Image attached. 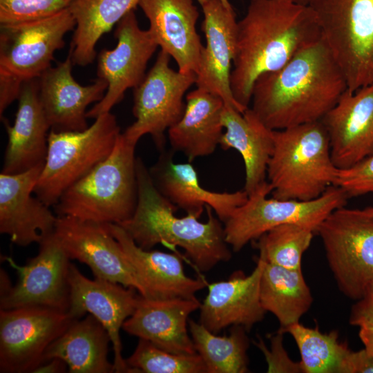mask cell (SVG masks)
<instances>
[{
	"instance_id": "cell-21",
	"label": "cell",
	"mask_w": 373,
	"mask_h": 373,
	"mask_svg": "<svg viewBox=\"0 0 373 373\" xmlns=\"http://www.w3.org/2000/svg\"><path fill=\"white\" fill-rule=\"evenodd\" d=\"M265 264L259 256L253 271H234L227 280L207 285L209 292L200 306V323L213 334L233 325L246 331L262 321L266 311L260 299V282Z\"/></svg>"
},
{
	"instance_id": "cell-35",
	"label": "cell",
	"mask_w": 373,
	"mask_h": 373,
	"mask_svg": "<svg viewBox=\"0 0 373 373\" xmlns=\"http://www.w3.org/2000/svg\"><path fill=\"white\" fill-rule=\"evenodd\" d=\"M126 362L131 372L207 373L206 365L198 353L169 352L143 338H140L134 352Z\"/></svg>"
},
{
	"instance_id": "cell-8",
	"label": "cell",
	"mask_w": 373,
	"mask_h": 373,
	"mask_svg": "<svg viewBox=\"0 0 373 373\" xmlns=\"http://www.w3.org/2000/svg\"><path fill=\"white\" fill-rule=\"evenodd\" d=\"M271 191L268 181L263 182L224 222L225 240L234 251L282 224H296L316 232L322 222L333 211L345 206L349 198L336 186L309 201L267 198Z\"/></svg>"
},
{
	"instance_id": "cell-29",
	"label": "cell",
	"mask_w": 373,
	"mask_h": 373,
	"mask_svg": "<svg viewBox=\"0 0 373 373\" xmlns=\"http://www.w3.org/2000/svg\"><path fill=\"white\" fill-rule=\"evenodd\" d=\"M110 342L106 328L89 314L82 320L75 319L50 345L41 364L59 358L67 364L71 373L114 372L113 363L108 358Z\"/></svg>"
},
{
	"instance_id": "cell-9",
	"label": "cell",
	"mask_w": 373,
	"mask_h": 373,
	"mask_svg": "<svg viewBox=\"0 0 373 373\" xmlns=\"http://www.w3.org/2000/svg\"><path fill=\"white\" fill-rule=\"evenodd\" d=\"M323 37L354 91L373 82V0H312Z\"/></svg>"
},
{
	"instance_id": "cell-33",
	"label": "cell",
	"mask_w": 373,
	"mask_h": 373,
	"mask_svg": "<svg viewBox=\"0 0 373 373\" xmlns=\"http://www.w3.org/2000/svg\"><path fill=\"white\" fill-rule=\"evenodd\" d=\"M284 332L294 339L301 357L304 373H348L351 350L338 340V332L322 333L299 323L290 325Z\"/></svg>"
},
{
	"instance_id": "cell-43",
	"label": "cell",
	"mask_w": 373,
	"mask_h": 373,
	"mask_svg": "<svg viewBox=\"0 0 373 373\" xmlns=\"http://www.w3.org/2000/svg\"><path fill=\"white\" fill-rule=\"evenodd\" d=\"M290 1L297 3H300V4L309 5V3H311L312 0H290Z\"/></svg>"
},
{
	"instance_id": "cell-18",
	"label": "cell",
	"mask_w": 373,
	"mask_h": 373,
	"mask_svg": "<svg viewBox=\"0 0 373 373\" xmlns=\"http://www.w3.org/2000/svg\"><path fill=\"white\" fill-rule=\"evenodd\" d=\"M44 164L0 174V233L19 246L39 244L55 230L58 216L33 192Z\"/></svg>"
},
{
	"instance_id": "cell-2",
	"label": "cell",
	"mask_w": 373,
	"mask_h": 373,
	"mask_svg": "<svg viewBox=\"0 0 373 373\" xmlns=\"http://www.w3.org/2000/svg\"><path fill=\"white\" fill-rule=\"evenodd\" d=\"M347 89L346 79L322 37L280 69L261 75L250 108L276 131L321 121Z\"/></svg>"
},
{
	"instance_id": "cell-6",
	"label": "cell",
	"mask_w": 373,
	"mask_h": 373,
	"mask_svg": "<svg viewBox=\"0 0 373 373\" xmlns=\"http://www.w3.org/2000/svg\"><path fill=\"white\" fill-rule=\"evenodd\" d=\"M75 25L69 8L44 19L0 25V115L17 100L24 82L52 66L55 52Z\"/></svg>"
},
{
	"instance_id": "cell-10",
	"label": "cell",
	"mask_w": 373,
	"mask_h": 373,
	"mask_svg": "<svg viewBox=\"0 0 373 373\" xmlns=\"http://www.w3.org/2000/svg\"><path fill=\"white\" fill-rule=\"evenodd\" d=\"M326 258L340 291L357 300L373 281V218L341 207L319 225Z\"/></svg>"
},
{
	"instance_id": "cell-42",
	"label": "cell",
	"mask_w": 373,
	"mask_h": 373,
	"mask_svg": "<svg viewBox=\"0 0 373 373\" xmlns=\"http://www.w3.org/2000/svg\"><path fill=\"white\" fill-rule=\"evenodd\" d=\"M358 336L365 347H373V323L359 327Z\"/></svg>"
},
{
	"instance_id": "cell-25",
	"label": "cell",
	"mask_w": 373,
	"mask_h": 373,
	"mask_svg": "<svg viewBox=\"0 0 373 373\" xmlns=\"http://www.w3.org/2000/svg\"><path fill=\"white\" fill-rule=\"evenodd\" d=\"M14 124L3 117L8 143L1 173L15 174L44 164L50 127L39 97L38 78L23 83Z\"/></svg>"
},
{
	"instance_id": "cell-44",
	"label": "cell",
	"mask_w": 373,
	"mask_h": 373,
	"mask_svg": "<svg viewBox=\"0 0 373 373\" xmlns=\"http://www.w3.org/2000/svg\"><path fill=\"white\" fill-rule=\"evenodd\" d=\"M196 1H198L199 4L201 6L206 0H196ZM221 1L226 6H228V7L231 6V5L230 2L229 1V0H221Z\"/></svg>"
},
{
	"instance_id": "cell-38",
	"label": "cell",
	"mask_w": 373,
	"mask_h": 373,
	"mask_svg": "<svg viewBox=\"0 0 373 373\" xmlns=\"http://www.w3.org/2000/svg\"><path fill=\"white\" fill-rule=\"evenodd\" d=\"M283 332H278L270 336V347H268L262 338L258 336L255 345L263 354L267 363L269 373H300L303 370L300 362L293 361L284 348L283 343Z\"/></svg>"
},
{
	"instance_id": "cell-37",
	"label": "cell",
	"mask_w": 373,
	"mask_h": 373,
	"mask_svg": "<svg viewBox=\"0 0 373 373\" xmlns=\"http://www.w3.org/2000/svg\"><path fill=\"white\" fill-rule=\"evenodd\" d=\"M334 186L348 198L373 193V152L350 167L338 169Z\"/></svg>"
},
{
	"instance_id": "cell-24",
	"label": "cell",
	"mask_w": 373,
	"mask_h": 373,
	"mask_svg": "<svg viewBox=\"0 0 373 373\" xmlns=\"http://www.w3.org/2000/svg\"><path fill=\"white\" fill-rule=\"evenodd\" d=\"M200 306L196 298L156 300L140 295L135 312L122 329L169 352L195 354L187 327L189 315Z\"/></svg>"
},
{
	"instance_id": "cell-1",
	"label": "cell",
	"mask_w": 373,
	"mask_h": 373,
	"mask_svg": "<svg viewBox=\"0 0 373 373\" xmlns=\"http://www.w3.org/2000/svg\"><path fill=\"white\" fill-rule=\"evenodd\" d=\"M322 37L319 20L309 5L290 0H251L237 23L230 75L236 102L248 108L254 84L261 75L280 69Z\"/></svg>"
},
{
	"instance_id": "cell-23",
	"label": "cell",
	"mask_w": 373,
	"mask_h": 373,
	"mask_svg": "<svg viewBox=\"0 0 373 373\" xmlns=\"http://www.w3.org/2000/svg\"><path fill=\"white\" fill-rule=\"evenodd\" d=\"M107 225L135 269L143 289V297L156 300L194 298L196 292L207 286L203 279L185 274L182 261L178 256L144 249L119 224Z\"/></svg>"
},
{
	"instance_id": "cell-16",
	"label": "cell",
	"mask_w": 373,
	"mask_h": 373,
	"mask_svg": "<svg viewBox=\"0 0 373 373\" xmlns=\"http://www.w3.org/2000/svg\"><path fill=\"white\" fill-rule=\"evenodd\" d=\"M68 282V313L75 319L87 313L95 317L110 336L114 354V372H131L122 355L119 331L135 312L140 294H135V289L119 283L95 277L90 280L73 263H70Z\"/></svg>"
},
{
	"instance_id": "cell-5",
	"label": "cell",
	"mask_w": 373,
	"mask_h": 373,
	"mask_svg": "<svg viewBox=\"0 0 373 373\" xmlns=\"http://www.w3.org/2000/svg\"><path fill=\"white\" fill-rule=\"evenodd\" d=\"M135 146L121 133L111 153L61 195L57 216L117 224L131 218L138 200Z\"/></svg>"
},
{
	"instance_id": "cell-36",
	"label": "cell",
	"mask_w": 373,
	"mask_h": 373,
	"mask_svg": "<svg viewBox=\"0 0 373 373\" xmlns=\"http://www.w3.org/2000/svg\"><path fill=\"white\" fill-rule=\"evenodd\" d=\"M74 0H0V25L44 19L69 8Z\"/></svg>"
},
{
	"instance_id": "cell-19",
	"label": "cell",
	"mask_w": 373,
	"mask_h": 373,
	"mask_svg": "<svg viewBox=\"0 0 373 373\" xmlns=\"http://www.w3.org/2000/svg\"><path fill=\"white\" fill-rule=\"evenodd\" d=\"M321 122L338 169L350 167L372 153L373 82L354 91L347 89Z\"/></svg>"
},
{
	"instance_id": "cell-26",
	"label": "cell",
	"mask_w": 373,
	"mask_h": 373,
	"mask_svg": "<svg viewBox=\"0 0 373 373\" xmlns=\"http://www.w3.org/2000/svg\"><path fill=\"white\" fill-rule=\"evenodd\" d=\"M172 158L173 154L163 153L149 173L160 193L187 214L200 218L204 207L208 205L225 222L247 201L248 194L245 190L218 193L204 189L191 164L174 163Z\"/></svg>"
},
{
	"instance_id": "cell-13",
	"label": "cell",
	"mask_w": 373,
	"mask_h": 373,
	"mask_svg": "<svg viewBox=\"0 0 373 373\" xmlns=\"http://www.w3.org/2000/svg\"><path fill=\"white\" fill-rule=\"evenodd\" d=\"M115 37L116 46L102 50L97 56V78L106 81L108 88L104 97L87 111L88 119L111 112L128 88L142 82L147 64L158 47L150 30L140 28L134 10L117 23Z\"/></svg>"
},
{
	"instance_id": "cell-11",
	"label": "cell",
	"mask_w": 373,
	"mask_h": 373,
	"mask_svg": "<svg viewBox=\"0 0 373 373\" xmlns=\"http://www.w3.org/2000/svg\"><path fill=\"white\" fill-rule=\"evenodd\" d=\"M171 57L160 50L155 62L142 82L134 88L133 113L135 121L122 134L137 144L150 135L157 149L165 143L164 132L184 114L183 97L195 83L193 73H182L170 67Z\"/></svg>"
},
{
	"instance_id": "cell-30",
	"label": "cell",
	"mask_w": 373,
	"mask_h": 373,
	"mask_svg": "<svg viewBox=\"0 0 373 373\" xmlns=\"http://www.w3.org/2000/svg\"><path fill=\"white\" fill-rule=\"evenodd\" d=\"M140 0H74L69 10L75 20L70 50L73 64L86 66L96 58L95 46L103 35L130 11Z\"/></svg>"
},
{
	"instance_id": "cell-45",
	"label": "cell",
	"mask_w": 373,
	"mask_h": 373,
	"mask_svg": "<svg viewBox=\"0 0 373 373\" xmlns=\"http://www.w3.org/2000/svg\"><path fill=\"white\" fill-rule=\"evenodd\" d=\"M363 210L373 218V207H367Z\"/></svg>"
},
{
	"instance_id": "cell-17",
	"label": "cell",
	"mask_w": 373,
	"mask_h": 373,
	"mask_svg": "<svg viewBox=\"0 0 373 373\" xmlns=\"http://www.w3.org/2000/svg\"><path fill=\"white\" fill-rule=\"evenodd\" d=\"M204 19L201 28L206 44L196 73L197 88L220 97L224 105L240 113L246 109L235 99L230 75L236 52L237 23L232 8L221 0H206L201 5Z\"/></svg>"
},
{
	"instance_id": "cell-32",
	"label": "cell",
	"mask_w": 373,
	"mask_h": 373,
	"mask_svg": "<svg viewBox=\"0 0 373 373\" xmlns=\"http://www.w3.org/2000/svg\"><path fill=\"white\" fill-rule=\"evenodd\" d=\"M189 329L196 352L203 360L207 373H245L249 346L246 329L233 325L228 336H217L200 323L189 320Z\"/></svg>"
},
{
	"instance_id": "cell-4",
	"label": "cell",
	"mask_w": 373,
	"mask_h": 373,
	"mask_svg": "<svg viewBox=\"0 0 373 373\" xmlns=\"http://www.w3.org/2000/svg\"><path fill=\"white\" fill-rule=\"evenodd\" d=\"M338 169L321 121L274 131V147L267 169L273 198L316 199L334 186Z\"/></svg>"
},
{
	"instance_id": "cell-39",
	"label": "cell",
	"mask_w": 373,
	"mask_h": 373,
	"mask_svg": "<svg viewBox=\"0 0 373 373\" xmlns=\"http://www.w3.org/2000/svg\"><path fill=\"white\" fill-rule=\"evenodd\" d=\"M349 322L360 327L373 323V281L367 287L362 297L352 306Z\"/></svg>"
},
{
	"instance_id": "cell-41",
	"label": "cell",
	"mask_w": 373,
	"mask_h": 373,
	"mask_svg": "<svg viewBox=\"0 0 373 373\" xmlns=\"http://www.w3.org/2000/svg\"><path fill=\"white\" fill-rule=\"evenodd\" d=\"M67 367V364L61 358H52L39 365L32 372L61 373L66 372Z\"/></svg>"
},
{
	"instance_id": "cell-14",
	"label": "cell",
	"mask_w": 373,
	"mask_h": 373,
	"mask_svg": "<svg viewBox=\"0 0 373 373\" xmlns=\"http://www.w3.org/2000/svg\"><path fill=\"white\" fill-rule=\"evenodd\" d=\"M39 245L38 254L26 265L19 266L12 258H5L17 270L19 280L15 287L1 294V309L44 307L68 311L70 259L54 233Z\"/></svg>"
},
{
	"instance_id": "cell-3",
	"label": "cell",
	"mask_w": 373,
	"mask_h": 373,
	"mask_svg": "<svg viewBox=\"0 0 373 373\" xmlns=\"http://www.w3.org/2000/svg\"><path fill=\"white\" fill-rule=\"evenodd\" d=\"M137 204L133 215L119 224L140 247L150 250L157 244L178 246L202 272L229 261L231 253L225 240L221 220L205 206L207 220L201 222L193 214L178 218L177 209L155 187L142 160H136Z\"/></svg>"
},
{
	"instance_id": "cell-40",
	"label": "cell",
	"mask_w": 373,
	"mask_h": 373,
	"mask_svg": "<svg viewBox=\"0 0 373 373\" xmlns=\"http://www.w3.org/2000/svg\"><path fill=\"white\" fill-rule=\"evenodd\" d=\"M348 373H373V347L350 352Z\"/></svg>"
},
{
	"instance_id": "cell-22",
	"label": "cell",
	"mask_w": 373,
	"mask_h": 373,
	"mask_svg": "<svg viewBox=\"0 0 373 373\" xmlns=\"http://www.w3.org/2000/svg\"><path fill=\"white\" fill-rule=\"evenodd\" d=\"M149 30L182 73L198 71L203 46L197 32L199 11L193 0H140Z\"/></svg>"
},
{
	"instance_id": "cell-20",
	"label": "cell",
	"mask_w": 373,
	"mask_h": 373,
	"mask_svg": "<svg viewBox=\"0 0 373 373\" xmlns=\"http://www.w3.org/2000/svg\"><path fill=\"white\" fill-rule=\"evenodd\" d=\"M71 51L64 61L44 72L38 78L39 97L50 130L81 131L89 126L86 108L104 96L108 84L97 78L90 84H79L73 77Z\"/></svg>"
},
{
	"instance_id": "cell-28",
	"label": "cell",
	"mask_w": 373,
	"mask_h": 373,
	"mask_svg": "<svg viewBox=\"0 0 373 373\" xmlns=\"http://www.w3.org/2000/svg\"><path fill=\"white\" fill-rule=\"evenodd\" d=\"M224 106L220 97L206 90L197 88L189 92L183 115L168 129L173 149L182 152L189 162L212 154L224 133Z\"/></svg>"
},
{
	"instance_id": "cell-34",
	"label": "cell",
	"mask_w": 373,
	"mask_h": 373,
	"mask_svg": "<svg viewBox=\"0 0 373 373\" xmlns=\"http://www.w3.org/2000/svg\"><path fill=\"white\" fill-rule=\"evenodd\" d=\"M314 233L296 224L276 227L257 239L259 256L271 264L287 269L301 268L302 257L309 247Z\"/></svg>"
},
{
	"instance_id": "cell-31",
	"label": "cell",
	"mask_w": 373,
	"mask_h": 373,
	"mask_svg": "<svg viewBox=\"0 0 373 373\" xmlns=\"http://www.w3.org/2000/svg\"><path fill=\"white\" fill-rule=\"evenodd\" d=\"M260 299L263 309L276 317L279 331L283 333L290 325L299 323L313 302L301 268L287 269L265 260L260 282Z\"/></svg>"
},
{
	"instance_id": "cell-27",
	"label": "cell",
	"mask_w": 373,
	"mask_h": 373,
	"mask_svg": "<svg viewBox=\"0 0 373 373\" xmlns=\"http://www.w3.org/2000/svg\"><path fill=\"white\" fill-rule=\"evenodd\" d=\"M222 122L225 132L219 144L224 150L236 149L242 156L245 169L244 190L249 195L267 181V165L274 147V131L250 108L240 113L224 105Z\"/></svg>"
},
{
	"instance_id": "cell-15",
	"label": "cell",
	"mask_w": 373,
	"mask_h": 373,
	"mask_svg": "<svg viewBox=\"0 0 373 373\" xmlns=\"http://www.w3.org/2000/svg\"><path fill=\"white\" fill-rule=\"evenodd\" d=\"M70 260L86 264L95 278L135 289H143L135 269L107 224L58 216L54 232Z\"/></svg>"
},
{
	"instance_id": "cell-7",
	"label": "cell",
	"mask_w": 373,
	"mask_h": 373,
	"mask_svg": "<svg viewBox=\"0 0 373 373\" xmlns=\"http://www.w3.org/2000/svg\"><path fill=\"white\" fill-rule=\"evenodd\" d=\"M120 127L111 112L99 115L81 131L50 130L46 158L34 194L49 207L113 151Z\"/></svg>"
},
{
	"instance_id": "cell-12",
	"label": "cell",
	"mask_w": 373,
	"mask_h": 373,
	"mask_svg": "<svg viewBox=\"0 0 373 373\" xmlns=\"http://www.w3.org/2000/svg\"><path fill=\"white\" fill-rule=\"evenodd\" d=\"M75 318L44 307L0 310V372H32L47 348Z\"/></svg>"
}]
</instances>
